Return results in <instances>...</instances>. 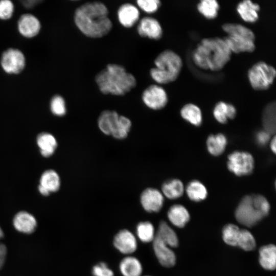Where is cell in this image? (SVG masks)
I'll list each match as a JSON object with an SVG mask.
<instances>
[{
	"mask_svg": "<svg viewBox=\"0 0 276 276\" xmlns=\"http://www.w3.org/2000/svg\"><path fill=\"white\" fill-rule=\"evenodd\" d=\"M60 187V177L55 171L48 170L42 173L38 187V190L42 195L48 196L51 192H55Z\"/></svg>",
	"mask_w": 276,
	"mask_h": 276,
	"instance_id": "cell-15",
	"label": "cell"
},
{
	"mask_svg": "<svg viewBox=\"0 0 276 276\" xmlns=\"http://www.w3.org/2000/svg\"><path fill=\"white\" fill-rule=\"evenodd\" d=\"M7 248L6 246L3 243H0V269L5 262Z\"/></svg>",
	"mask_w": 276,
	"mask_h": 276,
	"instance_id": "cell-43",
	"label": "cell"
},
{
	"mask_svg": "<svg viewBox=\"0 0 276 276\" xmlns=\"http://www.w3.org/2000/svg\"><path fill=\"white\" fill-rule=\"evenodd\" d=\"M199 12L208 19L217 17L219 5L216 0H202L197 5Z\"/></svg>",
	"mask_w": 276,
	"mask_h": 276,
	"instance_id": "cell-33",
	"label": "cell"
},
{
	"mask_svg": "<svg viewBox=\"0 0 276 276\" xmlns=\"http://www.w3.org/2000/svg\"><path fill=\"white\" fill-rule=\"evenodd\" d=\"M223 39L232 53L252 52L255 50V39L237 34L227 35Z\"/></svg>",
	"mask_w": 276,
	"mask_h": 276,
	"instance_id": "cell-11",
	"label": "cell"
},
{
	"mask_svg": "<svg viewBox=\"0 0 276 276\" xmlns=\"http://www.w3.org/2000/svg\"><path fill=\"white\" fill-rule=\"evenodd\" d=\"M222 28L227 35H241L255 39L254 32L250 29L242 25L235 23H226L223 24Z\"/></svg>",
	"mask_w": 276,
	"mask_h": 276,
	"instance_id": "cell-36",
	"label": "cell"
},
{
	"mask_svg": "<svg viewBox=\"0 0 276 276\" xmlns=\"http://www.w3.org/2000/svg\"><path fill=\"white\" fill-rule=\"evenodd\" d=\"M14 6L9 0L0 1V19L10 18L13 14Z\"/></svg>",
	"mask_w": 276,
	"mask_h": 276,
	"instance_id": "cell-40",
	"label": "cell"
},
{
	"mask_svg": "<svg viewBox=\"0 0 276 276\" xmlns=\"http://www.w3.org/2000/svg\"><path fill=\"white\" fill-rule=\"evenodd\" d=\"M137 31L141 37L155 40L160 39L163 35V29L159 21L149 16L144 17L141 19Z\"/></svg>",
	"mask_w": 276,
	"mask_h": 276,
	"instance_id": "cell-12",
	"label": "cell"
},
{
	"mask_svg": "<svg viewBox=\"0 0 276 276\" xmlns=\"http://www.w3.org/2000/svg\"><path fill=\"white\" fill-rule=\"evenodd\" d=\"M161 192L164 196L169 199H177L183 195L184 186L178 179H170L163 183Z\"/></svg>",
	"mask_w": 276,
	"mask_h": 276,
	"instance_id": "cell-24",
	"label": "cell"
},
{
	"mask_svg": "<svg viewBox=\"0 0 276 276\" xmlns=\"http://www.w3.org/2000/svg\"><path fill=\"white\" fill-rule=\"evenodd\" d=\"M181 117L190 124L199 126L202 124V116L200 109L197 105L188 103L180 110Z\"/></svg>",
	"mask_w": 276,
	"mask_h": 276,
	"instance_id": "cell-27",
	"label": "cell"
},
{
	"mask_svg": "<svg viewBox=\"0 0 276 276\" xmlns=\"http://www.w3.org/2000/svg\"><path fill=\"white\" fill-rule=\"evenodd\" d=\"M240 229L233 224L226 225L223 228L222 237L224 241L231 246H237Z\"/></svg>",
	"mask_w": 276,
	"mask_h": 276,
	"instance_id": "cell-35",
	"label": "cell"
},
{
	"mask_svg": "<svg viewBox=\"0 0 276 276\" xmlns=\"http://www.w3.org/2000/svg\"><path fill=\"white\" fill-rule=\"evenodd\" d=\"M259 262L261 266L266 270H273L276 266V248L274 245L262 246L259 250Z\"/></svg>",
	"mask_w": 276,
	"mask_h": 276,
	"instance_id": "cell-25",
	"label": "cell"
},
{
	"mask_svg": "<svg viewBox=\"0 0 276 276\" xmlns=\"http://www.w3.org/2000/svg\"><path fill=\"white\" fill-rule=\"evenodd\" d=\"M120 269L124 276H140L142 272V264L133 257L124 258L120 263Z\"/></svg>",
	"mask_w": 276,
	"mask_h": 276,
	"instance_id": "cell-28",
	"label": "cell"
},
{
	"mask_svg": "<svg viewBox=\"0 0 276 276\" xmlns=\"http://www.w3.org/2000/svg\"><path fill=\"white\" fill-rule=\"evenodd\" d=\"M256 245V241L252 234L247 229H240L237 246L243 250L250 251L255 248Z\"/></svg>",
	"mask_w": 276,
	"mask_h": 276,
	"instance_id": "cell-37",
	"label": "cell"
},
{
	"mask_svg": "<svg viewBox=\"0 0 276 276\" xmlns=\"http://www.w3.org/2000/svg\"><path fill=\"white\" fill-rule=\"evenodd\" d=\"M136 3L142 10L148 13H154L160 6L158 0H138Z\"/></svg>",
	"mask_w": 276,
	"mask_h": 276,
	"instance_id": "cell-39",
	"label": "cell"
},
{
	"mask_svg": "<svg viewBox=\"0 0 276 276\" xmlns=\"http://www.w3.org/2000/svg\"><path fill=\"white\" fill-rule=\"evenodd\" d=\"M107 7L100 2H87L75 11L74 21L86 36L97 38L106 35L111 30L112 22Z\"/></svg>",
	"mask_w": 276,
	"mask_h": 276,
	"instance_id": "cell-1",
	"label": "cell"
},
{
	"mask_svg": "<svg viewBox=\"0 0 276 276\" xmlns=\"http://www.w3.org/2000/svg\"><path fill=\"white\" fill-rule=\"evenodd\" d=\"M38 2L39 1H24L22 3L26 7L30 8L34 6L36 3H38Z\"/></svg>",
	"mask_w": 276,
	"mask_h": 276,
	"instance_id": "cell-45",
	"label": "cell"
},
{
	"mask_svg": "<svg viewBox=\"0 0 276 276\" xmlns=\"http://www.w3.org/2000/svg\"><path fill=\"white\" fill-rule=\"evenodd\" d=\"M142 98L146 106L152 110L161 109L168 103V96L165 90L156 84L148 86L144 90Z\"/></svg>",
	"mask_w": 276,
	"mask_h": 276,
	"instance_id": "cell-8",
	"label": "cell"
},
{
	"mask_svg": "<svg viewBox=\"0 0 276 276\" xmlns=\"http://www.w3.org/2000/svg\"><path fill=\"white\" fill-rule=\"evenodd\" d=\"M155 236L166 242L171 247H175L178 244V240L175 233L164 221L160 222Z\"/></svg>",
	"mask_w": 276,
	"mask_h": 276,
	"instance_id": "cell-31",
	"label": "cell"
},
{
	"mask_svg": "<svg viewBox=\"0 0 276 276\" xmlns=\"http://www.w3.org/2000/svg\"><path fill=\"white\" fill-rule=\"evenodd\" d=\"M152 241L155 254L160 264L166 267L173 266L176 257L169 245L155 235Z\"/></svg>",
	"mask_w": 276,
	"mask_h": 276,
	"instance_id": "cell-13",
	"label": "cell"
},
{
	"mask_svg": "<svg viewBox=\"0 0 276 276\" xmlns=\"http://www.w3.org/2000/svg\"><path fill=\"white\" fill-rule=\"evenodd\" d=\"M270 135L264 130L258 131L256 135V141L260 146H264L268 142Z\"/></svg>",
	"mask_w": 276,
	"mask_h": 276,
	"instance_id": "cell-42",
	"label": "cell"
},
{
	"mask_svg": "<svg viewBox=\"0 0 276 276\" xmlns=\"http://www.w3.org/2000/svg\"><path fill=\"white\" fill-rule=\"evenodd\" d=\"M264 130L272 134L275 131V103L271 102L265 108L262 114Z\"/></svg>",
	"mask_w": 276,
	"mask_h": 276,
	"instance_id": "cell-30",
	"label": "cell"
},
{
	"mask_svg": "<svg viewBox=\"0 0 276 276\" xmlns=\"http://www.w3.org/2000/svg\"><path fill=\"white\" fill-rule=\"evenodd\" d=\"M18 27L19 32L24 36L32 37L38 33L40 24L35 16L31 14H24L18 20Z\"/></svg>",
	"mask_w": 276,
	"mask_h": 276,
	"instance_id": "cell-18",
	"label": "cell"
},
{
	"mask_svg": "<svg viewBox=\"0 0 276 276\" xmlns=\"http://www.w3.org/2000/svg\"><path fill=\"white\" fill-rule=\"evenodd\" d=\"M92 273L94 276H113V271L103 262L95 265L93 268Z\"/></svg>",
	"mask_w": 276,
	"mask_h": 276,
	"instance_id": "cell-41",
	"label": "cell"
},
{
	"mask_svg": "<svg viewBox=\"0 0 276 276\" xmlns=\"http://www.w3.org/2000/svg\"><path fill=\"white\" fill-rule=\"evenodd\" d=\"M254 159L248 152L236 151L228 155L227 167L235 175L241 176L250 174L254 168Z\"/></svg>",
	"mask_w": 276,
	"mask_h": 276,
	"instance_id": "cell-7",
	"label": "cell"
},
{
	"mask_svg": "<svg viewBox=\"0 0 276 276\" xmlns=\"http://www.w3.org/2000/svg\"><path fill=\"white\" fill-rule=\"evenodd\" d=\"M131 126L132 122L128 118L120 115L111 135L117 140H124L128 135Z\"/></svg>",
	"mask_w": 276,
	"mask_h": 276,
	"instance_id": "cell-32",
	"label": "cell"
},
{
	"mask_svg": "<svg viewBox=\"0 0 276 276\" xmlns=\"http://www.w3.org/2000/svg\"><path fill=\"white\" fill-rule=\"evenodd\" d=\"M13 223L17 231L27 234L33 233L37 226L35 218L25 211L17 213L14 217Z\"/></svg>",
	"mask_w": 276,
	"mask_h": 276,
	"instance_id": "cell-16",
	"label": "cell"
},
{
	"mask_svg": "<svg viewBox=\"0 0 276 276\" xmlns=\"http://www.w3.org/2000/svg\"><path fill=\"white\" fill-rule=\"evenodd\" d=\"M186 191L189 199L195 202L203 200L208 196L206 187L197 180L191 181L187 186Z\"/></svg>",
	"mask_w": 276,
	"mask_h": 276,
	"instance_id": "cell-29",
	"label": "cell"
},
{
	"mask_svg": "<svg viewBox=\"0 0 276 276\" xmlns=\"http://www.w3.org/2000/svg\"><path fill=\"white\" fill-rule=\"evenodd\" d=\"M154 64L155 67L151 68L150 74L155 82L161 84L174 81L182 66L180 56L170 50L161 52L155 58Z\"/></svg>",
	"mask_w": 276,
	"mask_h": 276,
	"instance_id": "cell-5",
	"label": "cell"
},
{
	"mask_svg": "<svg viewBox=\"0 0 276 276\" xmlns=\"http://www.w3.org/2000/svg\"><path fill=\"white\" fill-rule=\"evenodd\" d=\"M96 82L103 94L123 96L136 85V80L121 65L110 63L95 77Z\"/></svg>",
	"mask_w": 276,
	"mask_h": 276,
	"instance_id": "cell-3",
	"label": "cell"
},
{
	"mask_svg": "<svg viewBox=\"0 0 276 276\" xmlns=\"http://www.w3.org/2000/svg\"><path fill=\"white\" fill-rule=\"evenodd\" d=\"M170 221L175 226L183 227L190 220V214L182 205L174 204L171 206L167 213Z\"/></svg>",
	"mask_w": 276,
	"mask_h": 276,
	"instance_id": "cell-21",
	"label": "cell"
},
{
	"mask_svg": "<svg viewBox=\"0 0 276 276\" xmlns=\"http://www.w3.org/2000/svg\"><path fill=\"white\" fill-rule=\"evenodd\" d=\"M232 52L223 38H204L192 53V60L198 67L219 71L230 60Z\"/></svg>",
	"mask_w": 276,
	"mask_h": 276,
	"instance_id": "cell-2",
	"label": "cell"
},
{
	"mask_svg": "<svg viewBox=\"0 0 276 276\" xmlns=\"http://www.w3.org/2000/svg\"><path fill=\"white\" fill-rule=\"evenodd\" d=\"M3 237H4V233L2 228L0 227V239L2 238Z\"/></svg>",
	"mask_w": 276,
	"mask_h": 276,
	"instance_id": "cell-46",
	"label": "cell"
},
{
	"mask_svg": "<svg viewBox=\"0 0 276 276\" xmlns=\"http://www.w3.org/2000/svg\"><path fill=\"white\" fill-rule=\"evenodd\" d=\"M164 196L160 191L153 188H147L140 196V202L143 208L149 213L158 212L162 208Z\"/></svg>",
	"mask_w": 276,
	"mask_h": 276,
	"instance_id": "cell-10",
	"label": "cell"
},
{
	"mask_svg": "<svg viewBox=\"0 0 276 276\" xmlns=\"http://www.w3.org/2000/svg\"><path fill=\"white\" fill-rule=\"evenodd\" d=\"M247 75L252 88L263 90L269 88L272 84L276 71L272 66L265 62L259 61L249 69Z\"/></svg>",
	"mask_w": 276,
	"mask_h": 276,
	"instance_id": "cell-6",
	"label": "cell"
},
{
	"mask_svg": "<svg viewBox=\"0 0 276 276\" xmlns=\"http://www.w3.org/2000/svg\"><path fill=\"white\" fill-rule=\"evenodd\" d=\"M1 64L6 72L10 74L18 73L25 66V56L20 51L9 49L3 54Z\"/></svg>",
	"mask_w": 276,
	"mask_h": 276,
	"instance_id": "cell-9",
	"label": "cell"
},
{
	"mask_svg": "<svg viewBox=\"0 0 276 276\" xmlns=\"http://www.w3.org/2000/svg\"><path fill=\"white\" fill-rule=\"evenodd\" d=\"M147 276H149V275H147Z\"/></svg>",
	"mask_w": 276,
	"mask_h": 276,
	"instance_id": "cell-47",
	"label": "cell"
},
{
	"mask_svg": "<svg viewBox=\"0 0 276 276\" xmlns=\"http://www.w3.org/2000/svg\"><path fill=\"white\" fill-rule=\"evenodd\" d=\"M227 144L226 136L222 133L211 134L206 140L208 152L213 156H219L225 150Z\"/></svg>",
	"mask_w": 276,
	"mask_h": 276,
	"instance_id": "cell-26",
	"label": "cell"
},
{
	"mask_svg": "<svg viewBox=\"0 0 276 276\" xmlns=\"http://www.w3.org/2000/svg\"><path fill=\"white\" fill-rule=\"evenodd\" d=\"M276 139H275V136H274L270 143V149L271 150V151H272V152H273L274 153H275V151H276Z\"/></svg>",
	"mask_w": 276,
	"mask_h": 276,
	"instance_id": "cell-44",
	"label": "cell"
},
{
	"mask_svg": "<svg viewBox=\"0 0 276 276\" xmlns=\"http://www.w3.org/2000/svg\"><path fill=\"white\" fill-rule=\"evenodd\" d=\"M213 116L220 123L225 124L228 119H234L237 113L235 107L223 101L218 102L213 109Z\"/></svg>",
	"mask_w": 276,
	"mask_h": 276,
	"instance_id": "cell-22",
	"label": "cell"
},
{
	"mask_svg": "<svg viewBox=\"0 0 276 276\" xmlns=\"http://www.w3.org/2000/svg\"><path fill=\"white\" fill-rule=\"evenodd\" d=\"M37 144L43 156H51L57 147V142L54 135L48 132H42L37 137Z\"/></svg>",
	"mask_w": 276,
	"mask_h": 276,
	"instance_id": "cell-23",
	"label": "cell"
},
{
	"mask_svg": "<svg viewBox=\"0 0 276 276\" xmlns=\"http://www.w3.org/2000/svg\"><path fill=\"white\" fill-rule=\"evenodd\" d=\"M139 17L138 9L130 3L123 4L118 10L119 21L125 28L132 27L138 21Z\"/></svg>",
	"mask_w": 276,
	"mask_h": 276,
	"instance_id": "cell-17",
	"label": "cell"
},
{
	"mask_svg": "<svg viewBox=\"0 0 276 276\" xmlns=\"http://www.w3.org/2000/svg\"><path fill=\"white\" fill-rule=\"evenodd\" d=\"M136 233L140 240L145 243L152 241L155 235L152 224L148 221L140 222L137 226Z\"/></svg>",
	"mask_w": 276,
	"mask_h": 276,
	"instance_id": "cell-34",
	"label": "cell"
},
{
	"mask_svg": "<svg viewBox=\"0 0 276 276\" xmlns=\"http://www.w3.org/2000/svg\"><path fill=\"white\" fill-rule=\"evenodd\" d=\"M50 106L52 113L56 116H63L66 113L64 100L60 96H56L52 98Z\"/></svg>",
	"mask_w": 276,
	"mask_h": 276,
	"instance_id": "cell-38",
	"label": "cell"
},
{
	"mask_svg": "<svg viewBox=\"0 0 276 276\" xmlns=\"http://www.w3.org/2000/svg\"><path fill=\"white\" fill-rule=\"evenodd\" d=\"M113 244L116 248L124 254H130L135 251L137 242L134 235L129 231H120L114 237Z\"/></svg>",
	"mask_w": 276,
	"mask_h": 276,
	"instance_id": "cell-14",
	"label": "cell"
},
{
	"mask_svg": "<svg viewBox=\"0 0 276 276\" xmlns=\"http://www.w3.org/2000/svg\"><path fill=\"white\" fill-rule=\"evenodd\" d=\"M120 114L114 110H105L101 112L98 119V126L104 134L111 135Z\"/></svg>",
	"mask_w": 276,
	"mask_h": 276,
	"instance_id": "cell-20",
	"label": "cell"
},
{
	"mask_svg": "<svg viewBox=\"0 0 276 276\" xmlns=\"http://www.w3.org/2000/svg\"><path fill=\"white\" fill-rule=\"evenodd\" d=\"M260 6L249 0L240 2L237 6V11L241 18L247 22H255L259 18Z\"/></svg>",
	"mask_w": 276,
	"mask_h": 276,
	"instance_id": "cell-19",
	"label": "cell"
},
{
	"mask_svg": "<svg viewBox=\"0 0 276 276\" xmlns=\"http://www.w3.org/2000/svg\"><path fill=\"white\" fill-rule=\"evenodd\" d=\"M270 204L261 195H248L240 202L235 211L239 223L248 227L256 225L269 213Z\"/></svg>",
	"mask_w": 276,
	"mask_h": 276,
	"instance_id": "cell-4",
	"label": "cell"
}]
</instances>
